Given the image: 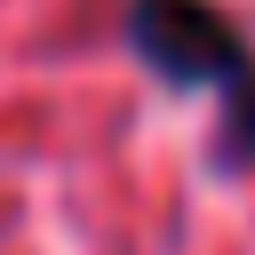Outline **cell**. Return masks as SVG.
Wrapping results in <instances>:
<instances>
[{
    "label": "cell",
    "instance_id": "cell-1",
    "mask_svg": "<svg viewBox=\"0 0 255 255\" xmlns=\"http://www.w3.org/2000/svg\"><path fill=\"white\" fill-rule=\"evenodd\" d=\"M128 48L167 88H223L247 64V40L215 0H128Z\"/></svg>",
    "mask_w": 255,
    "mask_h": 255
},
{
    "label": "cell",
    "instance_id": "cell-2",
    "mask_svg": "<svg viewBox=\"0 0 255 255\" xmlns=\"http://www.w3.org/2000/svg\"><path fill=\"white\" fill-rule=\"evenodd\" d=\"M223 167H255V56L223 80V143H215Z\"/></svg>",
    "mask_w": 255,
    "mask_h": 255
}]
</instances>
